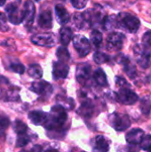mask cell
I'll return each instance as SVG.
<instances>
[{"instance_id":"1","label":"cell","mask_w":151,"mask_h":152,"mask_svg":"<svg viewBox=\"0 0 151 152\" xmlns=\"http://www.w3.org/2000/svg\"><path fill=\"white\" fill-rule=\"evenodd\" d=\"M67 112L63 106L58 104L52 108L51 114L48 115V119L44 124V127L49 131L61 130L67 121Z\"/></svg>"},{"instance_id":"2","label":"cell","mask_w":151,"mask_h":152,"mask_svg":"<svg viewBox=\"0 0 151 152\" xmlns=\"http://www.w3.org/2000/svg\"><path fill=\"white\" fill-rule=\"evenodd\" d=\"M20 0H11L5 7V12L9 21L12 24H20L24 19V8L20 6Z\"/></svg>"},{"instance_id":"3","label":"cell","mask_w":151,"mask_h":152,"mask_svg":"<svg viewBox=\"0 0 151 152\" xmlns=\"http://www.w3.org/2000/svg\"><path fill=\"white\" fill-rule=\"evenodd\" d=\"M117 27L127 30L131 33H135L140 26L141 22L137 17L128 12H121L117 16Z\"/></svg>"},{"instance_id":"4","label":"cell","mask_w":151,"mask_h":152,"mask_svg":"<svg viewBox=\"0 0 151 152\" xmlns=\"http://www.w3.org/2000/svg\"><path fill=\"white\" fill-rule=\"evenodd\" d=\"M20 89L10 84L9 80L3 76H0V99L4 101H17L19 100Z\"/></svg>"},{"instance_id":"5","label":"cell","mask_w":151,"mask_h":152,"mask_svg":"<svg viewBox=\"0 0 151 152\" xmlns=\"http://www.w3.org/2000/svg\"><path fill=\"white\" fill-rule=\"evenodd\" d=\"M109 121L111 126L118 132L125 131L127 128H129V126H131V121H130L129 117L122 113L115 112L109 115Z\"/></svg>"},{"instance_id":"6","label":"cell","mask_w":151,"mask_h":152,"mask_svg":"<svg viewBox=\"0 0 151 152\" xmlns=\"http://www.w3.org/2000/svg\"><path fill=\"white\" fill-rule=\"evenodd\" d=\"M133 52L137 63L143 69L148 68L150 63V50L143 45H136L133 47Z\"/></svg>"},{"instance_id":"7","label":"cell","mask_w":151,"mask_h":152,"mask_svg":"<svg viewBox=\"0 0 151 152\" xmlns=\"http://www.w3.org/2000/svg\"><path fill=\"white\" fill-rule=\"evenodd\" d=\"M31 41L36 45L53 47L57 43V37L53 33H40L34 35L31 37Z\"/></svg>"},{"instance_id":"8","label":"cell","mask_w":151,"mask_h":152,"mask_svg":"<svg viewBox=\"0 0 151 152\" xmlns=\"http://www.w3.org/2000/svg\"><path fill=\"white\" fill-rule=\"evenodd\" d=\"M73 45L80 57H85L91 51L90 42L83 35H76L73 37Z\"/></svg>"},{"instance_id":"9","label":"cell","mask_w":151,"mask_h":152,"mask_svg":"<svg viewBox=\"0 0 151 152\" xmlns=\"http://www.w3.org/2000/svg\"><path fill=\"white\" fill-rule=\"evenodd\" d=\"M138 95L129 87H121L117 94V100L125 105H133L138 101Z\"/></svg>"},{"instance_id":"10","label":"cell","mask_w":151,"mask_h":152,"mask_svg":"<svg viewBox=\"0 0 151 152\" xmlns=\"http://www.w3.org/2000/svg\"><path fill=\"white\" fill-rule=\"evenodd\" d=\"M125 37L119 32H112L107 37V49L109 51H119L122 49Z\"/></svg>"},{"instance_id":"11","label":"cell","mask_w":151,"mask_h":152,"mask_svg":"<svg viewBox=\"0 0 151 152\" xmlns=\"http://www.w3.org/2000/svg\"><path fill=\"white\" fill-rule=\"evenodd\" d=\"M91 73H92V69L89 64L86 63L79 64L77 68V72H76V77L77 82L82 86H85L91 78Z\"/></svg>"},{"instance_id":"12","label":"cell","mask_w":151,"mask_h":152,"mask_svg":"<svg viewBox=\"0 0 151 152\" xmlns=\"http://www.w3.org/2000/svg\"><path fill=\"white\" fill-rule=\"evenodd\" d=\"M30 90L41 96L48 97L53 93V86L46 81H36L32 83Z\"/></svg>"},{"instance_id":"13","label":"cell","mask_w":151,"mask_h":152,"mask_svg":"<svg viewBox=\"0 0 151 152\" xmlns=\"http://www.w3.org/2000/svg\"><path fill=\"white\" fill-rule=\"evenodd\" d=\"M73 20L76 27L79 29H83L91 26L90 24V13L89 10L84 12H75L73 15Z\"/></svg>"},{"instance_id":"14","label":"cell","mask_w":151,"mask_h":152,"mask_svg":"<svg viewBox=\"0 0 151 152\" xmlns=\"http://www.w3.org/2000/svg\"><path fill=\"white\" fill-rule=\"evenodd\" d=\"M24 19L23 21L27 27H31L34 21L35 13H36V7L32 1H26L24 4Z\"/></svg>"},{"instance_id":"15","label":"cell","mask_w":151,"mask_h":152,"mask_svg":"<svg viewBox=\"0 0 151 152\" xmlns=\"http://www.w3.org/2000/svg\"><path fill=\"white\" fill-rule=\"evenodd\" d=\"M69 73V66L66 62L57 61L53 63V77L54 79H64L67 77Z\"/></svg>"},{"instance_id":"16","label":"cell","mask_w":151,"mask_h":152,"mask_svg":"<svg viewBox=\"0 0 151 152\" xmlns=\"http://www.w3.org/2000/svg\"><path fill=\"white\" fill-rule=\"evenodd\" d=\"M38 25L44 29H50L53 27V16L50 10H44L38 16Z\"/></svg>"},{"instance_id":"17","label":"cell","mask_w":151,"mask_h":152,"mask_svg":"<svg viewBox=\"0 0 151 152\" xmlns=\"http://www.w3.org/2000/svg\"><path fill=\"white\" fill-rule=\"evenodd\" d=\"M144 136V132L140 128H134L129 131L125 135V140L129 144H139Z\"/></svg>"},{"instance_id":"18","label":"cell","mask_w":151,"mask_h":152,"mask_svg":"<svg viewBox=\"0 0 151 152\" xmlns=\"http://www.w3.org/2000/svg\"><path fill=\"white\" fill-rule=\"evenodd\" d=\"M28 119L36 126H44L48 119V114L43 111H30Z\"/></svg>"},{"instance_id":"19","label":"cell","mask_w":151,"mask_h":152,"mask_svg":"<svg viewBox=\"0 0 151 152\" xmlns=\"http://www.w3.org/2000/svg\"><path fill=\"white\" fill-rule=\"evenodd\" d=\"M119 63L123 64L124 70L130 78H135V77L137 76V69L127 57L122 56L121 58H119Z\"/></svg>"},{"instance_id":"20","label":"cell","mask_w":151,"mask_h":152,"mask_svg":"<svg viewBox=\"0 0 151 152\" xmlns=\"http://www.w3.org/2000/svg\"><path fill=\"white\" fill-rule=\"evenodd\" d=\"M55 13H56L57 21L61 25L67 24L70 20V15H69V12L61 4H57L55 6Z\"/></svg>"},{"instance_id":"21","label":"cell","mask_w":151,"mask_h":152,"mask_svg":"<svg viewBox=\"0 0 151 152\" xmlns=\"http://www.w3.org/2000/svg\"><path fill=\"white\" fill-rule=\"evenodd\" d=\"M109 150V140L102 136L98 135L94 139V147L93 151H108Z\"/></svg>"},{"instance_id":"22","label":"cell","mask_w":151,"mask_h":152,"mask_svg":"<svg viewBox=\"0 0 151 152\" xmlns=\"http://www.w3.org/2000/svg\"><path fill=\"white\" fill-rule=\"evenodd\" d=\"M73 37L72 30L68 27H63L60 30V40L63 46H66L69 44Z\"/></svg>"},{"instance_id":"23","label":"cell","mask_w":151,"mask_h":152,"mask_svg":"<svg viewBox=\"0 0 151 152\" xmlns=\"http://www.w3.org/2000/svg\"><path fill=\"white\" fill-rule=\"evenodd\" d=\"M94 110V107L93 105V103L89 101H85L84 102H82L80 108L78 109V114H80L83 117H91L93 113Z\"/></svg>"},{"instance_id":"24","label":"cell","mask_w":151,"mask_h":152,"mask_svg":"<svg viewBox=\"0 0 151 152\" xmlns=\"http://www.w3.org/2000/svg\"><path fill=\"white\" fill-rule=\"evenodd\" d=\"M93 78L96 83L101 86H106L108 85V80L105 72L101 69H98L93 73Z\"/></svg>"},{"instance_id":"25","label":"cell","mask_w":151,"mask_h":152,"mask_svg":"<svg viewBox=\"0 0 151 152\" xmlns=\"http://www.w3.org/2000/svg\"><path fill=\"white\" fill-rule=\"evenodd\" d=\"M140 108H141L142 114H144L145 116L150 115L151 110V100L149 96H145L141 100Z\"/></svg>"},{"instance_id":"26","label":"cell","mask_w":151,"mask_h":152,"mask_svg":"<svg viewBox=\"0 0 151 152\" xmlns=\"http://www.w3.org/2000/svg\"><path fill=\"white\" fill-rule=\"evenodd\" d=\"M28 74L29 75V77L36 78V79H38L42 77L43 71H42L41 67L38 64H32L28 67Z\"/></svg>"},{"instance_id":"27","label":"cell","mask_w":151,"mask_h":152,"mask_svg":"<svg viewBox=\"0 0 151 152\" xmlns=\"http://www.w3.org/2000/svg\"><path fill=\"white\" fill-rule=\"evenodd\" d=\"M102 23H103V28L107 30H111V29H114L115 28H117L116 16H109V17L104 18Z\"/></svg>"},{"instance_id":"28","label":"cell","mask_w":151,"mask_h":152,"mask_svg":"<svg viewBox=\"0 0 151 152\" xmlns=\"http://www.w3.org/2000/svg\"><path fill=\"white\" fill-rule=\"evenodd\" d=\"M90 38H91V42L93 43V45L95 47H100L101 46V45L102 43V34L99 30L93 29L91 32Z\"/></svg>"},{"instance_id":"29","label":"cell","mask_w":151,"mask_h":152,"mask_svg":"<svg viewBox=\"0 0 151 152\" xmlns=\"http://www.w3.org/2000/svg\"><path fill=\"white\" fill-rule=\"evenodd\" d=\"M56 55H57L59 61H62V62H67L70 58L69 53L68 49L65 46H61V47L58 48Z\"/></svg>"},{"instance_id":"30","label":"cell","mask_w":151,"mask_h":152,"mask_svg":"<svg viewBox=\"0 0 151 152\" xmlns=\"http://www.w3.org/2000/svg\"><path fill=\"white\" fill-rule=\"evenodd\" d=\"M13 129L14 132L17 134H26L27 130H28V126L25 123H23L20 120H16L13 123Z\"/></svg>"},{"instance_id":"31","label":"cell","mask_w":151,"mask_h":152,"mask_svg":"<svg viewBox=\"0 0 151 152\" xmlns=\"http://www.w3.org/2000/svg\"><path fill=\"white\" fill-rule=\"evenodd\" d=\"M93 60H94V61H95L97 64H103V63L109 61V57L106 53H104L96 52V53H94V54H93Z\"/></svg>"},{"instance_id":"32","label":"cell","mask_w":151,"mask_h":152,"mask_svg":"<svg viewBox=\"0 0 151 152\" xmlns=\"http://www.w3.org/2000/svg\"><path fill=\"white\" fill-rule=\"evenodd\" d=\"M141 146V149L143 151H151V135H144L143 138L142 139L141 142L139 143Z\"/></svg>"},{"instance_id":"33","label":"cell","mask_w":151,"mask_h":152,"mask_svg":"<svg viewBox=\"0 0 151 152\" xmlns=\"http://www.w3.org/2000/svg\"><path fill=\"white\" fill-rule=\"evenodd\" d=\"M30 139L29 136L26 134H18V138L16 141V146L17 147H24L26 146L28 142H29Z\"/></svg>"},{"instance_id":"34","label":"cell","mask_w":151,"mask_h":152,"mask_svg":"<svg viewBox=\"0 0 151 152\" xmlns=\"http://www.w3.org/2000/svg\"><path fill=\"white\" fill-rule=\"evenodd\" d=\"M9 29V26L7 25V19L4 13L0 12V31L5 32Z\"/></svg>"},{"instance_id":"35","label":"cell","mask_w":151,"mask_h":152,"mask_svg":"<svg viewBox=\"0 0 151 152\" xmlns=\"http://www.w3.org/2000/svg\"><path fill=\"white\" fill-rule=\"evenodd\" d=\"M9 69L12 72H16L18 74H23V72L25 71L24 66L20 63H12L9 66Z\"/></svg>"},{"instance_id":"36","label":"cell","mask_w":151,"mask_h":152,"mask_svg":"<svg viewBox=\"0 0 151 152\" xmlns=\"http://www.w3.org/2000/svg\"><path fill=\"white\" fill-rule=\"evenodd\" d=\"M142 44L147 48L151 49V30L147 31L142 37Z\"/></svg>"},{"instance_id":"37","label":"cell","mask_w":151,"mask_h":152,"mask_svg":"<svg viewBox=\"0 0 151 152\" xmlns=\"http://www.w3.org/2000/svg\"><path fill=\"white\" fill-rule=\"evenodd\" d=\"M88 0H71L72 5L77 9H83L86 6Z\"/></svg>"},{"instance_id":"38","label":"cell","mask_w":151,"mask_h":152,"mask_svg":"<svg viewBox=\"0 0 151 152\" xmlns=\"http://www.w3.org/2000/svg\"><path fill=\"white\" fill-rule=\"evenodd\" d=\"M116 84H117V86H118L119 88H121V87H130V85L125 81V78H123L121 77H116Z\"/></svg>"},{"instance_id":"39","label":"cell","mask_w":151,"mask_h":152,"mask_svg":"<svg viewBox=\"0 0 151 152\" xmlns=\"http://www.w3.org/2000/svg\"><path fill=\"white\" fill-rule=\"evenodd\" d=\"M31 151H42V148L39 145H36V146H34L31 149Z\"/></svg>"},{"instance_id":"40","label":"cell","mask_w":151,"mask_h":152,"mask_svg":"<svg viewBox=\"0 0 151 152\" xmlns=\"http://www.w3.org/2000/svg\"><path fill=\"white\" fill-rule=\"evenodd\" d=\"M4 129L0 126V136H2L4 134Z\"/></svg>"},{"instance_id":"41","label":"cell","mask_w":151,"mask_h":152,"mask_svg":"<svg viewBox=\"0 0 151 152\" xmlns=\"http://www.w3.org/2000/svg\"><path fill=\"white\" fill-rule=\"evenodd\" d=\"M5 2H6V0H0V6L4 5Z\"/></svg>"},{"instance_id":"42","label":"cell","mask_w":151,"mask_h":152,"mask_svg":"<svg viewBox=\"0 0 151 152\" xmlns=\"http://www.w3.org/2000/svg\"><path fill=\"white\" fill-rule=\"evenodd\" d=\"M60 1H66V0H60Z\"/></svg>"},{"instance_id":"43","label":"cell","mask_w":151,"mask_h":152,"mask_svg":"<svg viewBox=\"0 0 151 152\" xmlns=\"http://www.w3.org/2000/svg\"><path fill=\"white\" fill-rule=\"evenodd\" d=\"M35 1H40V0H35Z\"/></svg>"},{"instance_id":"44","label":"cell","mask_w":151,"mask_h":152,"mask_svg":"<svg viewBox=\"0 0 151 152\" xmlns=\"http://www.w3.org/2000/svg\"><path fill=\"white\" fill-rule=\"evenodd\" d=\"M150 16H151V12H150Z\"/></svg>"}]
</instances>
